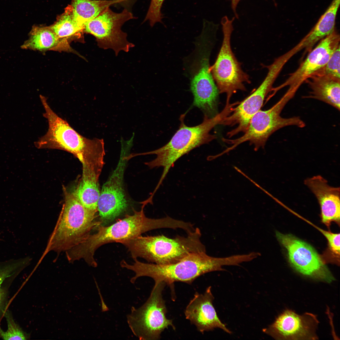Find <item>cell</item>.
I'll return each mask as SVG.
<instances>
[{"instance_id":"obj_1","label":"cell","mask_w":340,"mask_h":340,"mask_svg":"<svg viewBox=\"0 0 340 340\" xmlns=\"http://www.w3.org/2000/svg\"><path fill=\"white\" fill-rule=\"evenodd\" d=\"M144 201L140 211L133 210V213L126 215L123 219L109 226L101 224L97 231L89 234L79 244L66 251V258L70 263L83 259L88 265L96 267L97 264L94 258V253L100 246L111 242H118L141 235L153 230L167 228L176 229L178 227L177 220L169 216L158 219L146 217L144 208Z\"/></svg>"},{"instance_id":"obj_2","label":"cell","mask_w":340,"mask_h":340,"mask_svg":"<svg viewBox=\"0 0 340 340\" xmlns=\"http://www.w3.org/2000/svg\"><path fill=\"white\" fill-rule=\"evenodd\" d=\"M133 260L134 262L132 264L124 260L120 263L122 267L134 272L135 275L131 278V282L134 283L140 277L148 276L152 278L155 282L163 281L171 286L176 281L191 284L204 274L224 270L223 266L232 265L235 262L232 256L216 258L208 255L204 252L191 253L179 261L168 264L146 263L140 262L137 258Z\"/></svg>"},{"instance_id":"obj_3","label":"cell","mask_w":340,"mask_h":340,"mask_svg":"<svg viewBox=\"0 0 340 340\" xmlns=\"http://www.w3.org/2000/svg\"><path fill=\"white\" fill-rule=\"evenodd\" d=\"M230 108L225 106L219 113L212 117L204 115L202 122L193 127H188L184 122L185 114L180 118L181 123L179 129L169 141L162 147L153 151L135 156L154 154L156 157L145 164L150 168L162 167L163 171L156 187L158 189L175 162L183 155L194 149L208 143L216 138L210 133L211 130L230 113Z\"/></svg>"},{"instance_id":"obj_4","label":"cell","mask_w":340,"mask_h":340,"mask_svg":"<svg viewBox=\"0 0 340 340\" xmlns=\"http://www.w3.org/2000/svg\"><path fill=\"white\" fill-rule=\"evenodd\" d=\"M217 31L203 27L196 38L195 49L185 60V69L194 96L193 105L203 112H209L218 107L219 92L210 70V59L216 40Z\"/></svg>"},{"instance_id":"obj_5","label":"cell","mask_w":340,"mask_h":340,"mask_svg":"<svg viewBox=\"0 0 340 340\" xmlns=\"http://www.w3.org/2000/svg\"><path fill=\"white\" fill-rule=\"evenodd\" d=\"M65 201L41 261L49 252H65L81 243L91 231L101 224L96 212L80 202L74 192L65 191Z\"/></svg>"},{"instance_id":"obj_6","label":"cell","mask_w":340,"mask_h":340,"mask_svg":"<svg viewBox=\"0 0 340 340\" xmlns=\"http://www.w3.org/2000/svg\"><path fill=\"white\" fill-rule=\"evenodd\" d=\"M200 229L196 228L186 237L177 235L170 238L163 235H141L121 241L133 259L141 258L149 262L166 265L178 262L191 253L206 252L201 242Z\"/></svg>"},{"instance_id":"obj_7","label":"cell","mask_w":340,"mask_h":340,"mask_svg":"<svg viewBox=\"0 0 340 340\" xmlns=\"http://www.w3.org/2000/svg\"><path fill=\"white\" fill-rule=\"evenodd\" d=\"M40 99L45 110L43 116L48 127L46 133L35 142L37 148L67 151L82 164L105 151L103 139H90L80 135L52 110L45 97L41 95Z\"/></svg>"},{"instance_id":"obj_8","label":"cell","mask_w":340,"mask_h":340,"mask_svg":"<svg viewBox=\"0 0 340 340\" xmlns=\"http://www.w3.org/2000/svg\"><path fill=\"white\" fill-rule=\"evenodd\" d=\"M294 95L286 91L271 108L265 110H260L251 118L248 128L241 136L235 139H223L224 142L232 145L220 155L221 156L229 152L246 141H249L250 144L253 145L256 151L261 147L264 149L269 137L282 128L290 126L304 127L305 124L299 117L285 118L280 115L285 106Z\"/></svg>"},{"instance_id":"obj_9","label":"cell","mask_w":340,"mask_h":340,"mask_svg":"<svg viewBox=\"0 0 340 340\" xmlns=\"http://www.w3.org/2000/svg\"><path fill=\"white\" fill-rule=\"evenodd\" d=\"M166 285L163 281L155 282L146 301L138 308L132 307L127 316L130 328L140 340H158L169 326L175 329L172 320L166 316L167 309L162 297Z\"/></svg>"},{"instance_id":"obj_10","label":"cell","mask_w":340,"mask_h":340,"mask_svg":"<svg viewBox=\"0 0 340 340\" xmlns=\"http://www.w3.org/2000/svg\"><path fill=\"white\" fill-rule=\"evenodd\" d=\"M235 18L233 17L230 20L226 16L222 18L223 41L216 61L210 67L219 93L226 94V102H230L232 95L237 91L246 90L244 83L250 82L249 75L242 69L231 47L233 22Z\"/></svg>"},{"instance_id":"obj_11","label":"cell","mask_w":340,"mask_h":340,"mask_svg":"<svg viewBox=\"0 0 340 340\" xmlns=\"http://www.w3.org/2000/svg\"><path fill=\"white\" fill-rule=\"evenodd\" d=\"M135 18L126 9L117 13L109 7L87 22L84 31L95 37L99 48L111 49L117 56L120 51L128 52L134 46L128 41L127 34L122 31L121 28L126 22Z\"/></svg>"},{"instance_id":"obj_12","label":"cell","mask_w":340,"mask_h":340,"mask_svg":"<svg viewBox=\"0 0 340 340\" xmlns=\"http://www.w3.org/2000/svg\"><path fill=\"white\" fill-rule=\"evenodd\" d=\"M278 241L285 248L289 262L300 273L327 283L335 278L321 255L310 245L292 234L275 232Z\"/></svg>"},{"instance_id":"obj_13","label":"cell","mask_w":340,"mask_h":340,"mask_svg":"<svg viewBox=\"0 0 340 340\" xmlns=\"http://www.w3.org/2000/svg\"><path fill=\"white\" fill-rule=\"evenodd\" d=\"M285 64L284 61L279 57L268 66L267 75L258 87L221 121L220 124L224 125H237L236 128L228 133L229 138L246 131L251 118L260 110L265 98L272 91L273 83Z\"/></svg>"},{"instance_id":"obj_14","label":"cell","mask_w":340,"mask_h":340,"mask_svg":"<svg viewBox=\"0 0 340 340\" xmlns=\"http://www.w3.org/2000/svg\"><path fill=\"white\" fill-rule=\"evenodd\" d=\"M319 323L316 316L312 313L301 315L286 310L263 331L277 340L317 339L316 330Z\"/></svg>"},{"instance_id":"obj_15","label":"cell","mask_w":340,"mask_h":340,"mask_svg":"<svg viewBox=\"0 0 340 340\" xmlns=\"http://www.w3.org/2000/svg\"><path fill=\"white\" fill-rule=\"evenodd\" d=\"M340 35L335 30L322 40L310 51L305 60L282 84L274 89L278 91L286 86L296 92L300 86L310 76L323 67L340 45Z\"/></svg>"},{"instance_id":"obj_16","label":"cell","mask_w":340,"mask_h":340,"mask_svg":"<svg viewBox=\"0 0 340 340\" xmlns=\"http://www.w3.org/2000/svg\"><path fill=\"white\" fill-rule=\"evenodd\" d=\"M126 160L125 157L121 158L100 192L97 208L101 224L108 223L113 221L127 207L123 186Z\"/></svg>"},{"instance_id":"obj_17","label":"cell","mask_w":340,"mask_h":340,"mask_svg":"<svg viewBox=\"0 0 340 340\" xmlns=\"http://www.w3.org/2000/svg\"><path fill=\"white\" fill-rule=\"evenodd\" d=\"M210 286L203 294L195 293L185 309L186 318L202 333L219 328L230 334L231 332L222 323L217 315L212 304L214 298Z\"/></svg>"},{"instance_id":"obj_18","label":"cell","mask_w":340,"mask_h":340,"mask_svg":"<svg viewBox=\"0 0 340 340\" xmlns=\"http://www.w3.org/2000/svg\"><path fill=\"white\" fill-rule=\"evenodd\" d=\"M304 184L316 197L320 209L322 223L329 229L332 222L339 226L340 222V188L329 185L320 175L306 179Z\"/></svg>"},{"instance_id":"obj_19","label":"cell","mask_w":340,"mask_h":340,"mask_svg":"<svg viewBox=\"0 0 340 340\" xmlns=\"http://www.w3.org/2000/svg\"><path fill=\"white\" fill-rule=\"evenodd\" d=\"M340 3V0H333L312 30L293 48L296 53L303 49L310 51L317 42L335 30V20Z\"/></svg>"},{"instance_id":"obj_20","label":"cell","mask_w":340,"mask_h":340,"mask_svg":"<svg viewBox=\"0 0 340 340\" xmlns=\"http://www.w3.org/2000/svg\"><path fill=\"white\" fill-rule=\"evenodd\" d=\"M305 82L311 91L304 98L323 101L340 110V79L313 75Z\"/></svg>"},{"instance_id":"obj_21","label":"cell","mask_w":340,"mask_h":340,"mask_svg":"<svg viewBox=\"0 0 340 340\" xmlns=\"http://www.w3.org/2000/svg\"><path fill=\"white\" fill-rule=\"evenodd\" d=\"M22 48L40 51L71 50L67 40L59 38L50 26H33Z\"/></svg>"},{"instance_id":"obj_22","label":"cell","mask_w":340,"mask_h":340,"mask_svg":"<svg viewBox=\"0 0 340 340\" xmlns=\"http://www.w3.org/2000/svg\"><path fill=\"white\" fill-rule=\"evenodd\" d=\"M124 1L126 0H72L71 5L75 20L84 29L87 22L96 17L106 8Z\"/></svg>"},{"instance_id":"obj_23","label":"cell","mask_w":340,"mask_h":340,"mask_svg":"<svg viewBox=\"0 0 340 340\" xmlns=\"http://www.w3.org/2000/svg\"><path fill=\"white\" fill-rule=\"evenodd\" d=\"M50 26L59 38L67 40L68 38L84 31V28L75 20L71 5L66 8L64 12Z\"/></svg>"},{"instance_id":"obj_24","label":"cell","mask_w":340,"mask_h":340,"mask_svg":"<svg viewBox=\"0 0 340 340\" xmlns=\"http://www.w3.org/2000/svg\"><path fill=\"white\" fill-rule=\"evenodd\" d=\"M31 260L30 257H27L0 262V313L4 296L3 283L8 279L17 276L30 264Z\"/></svg>"},{"instance_id":"obj_25","label":"cell","mask_w":340,"mask_h":340,"mask_svg":"<svg viewBox=\"0 0 340 340\" xmlns=\"http://www.w3.org/2000/svg\"><path fill=\"white\" fill-rule=\"evenodd\" d=\"M326 239L327 247L323 254L321 255L324 262L339 265L340 264V235L339 233L332 232L318 228Z\"/></svg>"},{"instance_id":"obj_26","label":"cell","mask_w":340,"mask_h":340,"mask_svg":"<svg viewBox=\"0 0 340 340\" xmlns=\"http://www.w3.org/2000/svg\"><path fill=\"white\" fill-rule=\"evenodd\" d=\"M340 45L333 53L325 65L313 75L340 79Z\"/></svg>"},{"instance_id":"obj_27","label":"cell","mask_w":340,"mask_h":340,"mask_svg":"<svg viewBox=\"0 0 340 340\" xmlns=\"http://www.w3.org/2000/svg\"><path fill=\"white\" fill-rule=\"evenodd\" d=\"M7 323L8 328L4 331L0 328V337L4 340H26L29 335L24 332L14 322L12 317L8 312L5 314Z\"/></svg>"},{"instance_id":"obj_28","label":"cell","mask_w":340,"mask_h":340,"mask_svg":"<svg viewBox=\"0 0 340 340\" xmlns=\"http://www.w3.org/2000/svg\"><path fill=\"white\" fill-rule=\"evenodd\" d=\"M165 0H151L150 5L144 22L149 21L150 26H153L156 23H162L163 15L161 9Z\"/></svg>"},{"instance_id":"obj_29","label":"cell","mask_w":340,"mask_h":340,"mask_svg":"<svg viewBox=\"0 0 340 340\" xmlns=\"http://www.w3.org/2000/svg\"><path fill=\"white\" fill-rule=\"evenodd\" d=\"M241 0H231V7L235 17L237 19L239 18V15L237 12V8L238 4ZM275 4V0H273Z\"/></svg>"},{"instance_id":"obj_30","label":"cell","mask_w":340,"mask_h":340,"mask_svg":"<svg viewBox=\"0 0 340 340\" xmlns=\"http://www.w3.org/2000/svg\"><path fill=\"white\" fill-rule=\"evenodd\" d=\"M125 0L127 1V0Z\"/></svg>"}]
</instances>
